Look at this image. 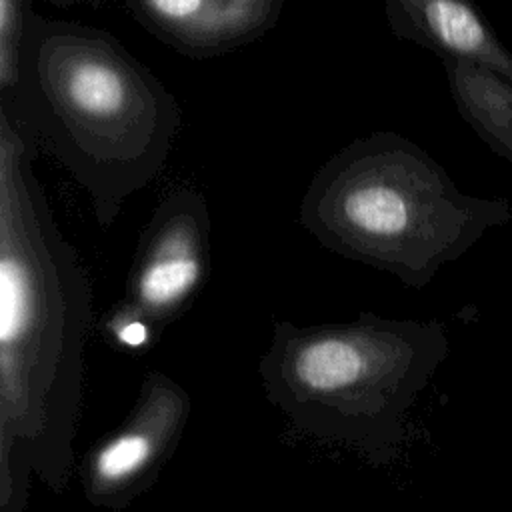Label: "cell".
Wrapping results in <instances>:
<instances>
[{"mask_svg":"<svg viewBox=\"0 0 512 512\" xmlns=\"http://www.w3.org/2000/svg\"><path fill=\"white\" fill-rule=\"evenodd\" d=\"M132 16L172 50L208 58L234 52L278 22L286 0H124Z\"/></svg>","mask_w":512,"mask_h":512,"instance_id":"7","label":"cell"},{"mask_svg":"<svg viewBox=\"0 0 512 512\" xmlns=\"http://www.w3.org/2000/svg\"><path fill=\"white\" fill-rule=\"evenodd\" d=\"M298 218L322 248L424 288L444 264L506 224L512 206L464 194L422 146L376 130L314 172Z\"/></svg>","mask_w":512,"mask_h":512,"instance_id":"3","label":"cell"},{"mask_svg":"<svg viewBox=\"0 0 512 512\" xmlns=\"http://www.w3.org/2000/svg\"><path fill=\"white\" fill-rule=\"evenodd\" d=\"M0 108L86 190L102 230L164 170L182 124L176 96L116 36L42 14H28Z\"/></svg>","mask_w":512,"mask_h":512,"instance_id":"2","label":"cell"},{"mask_svg":"<svg viewBox=\"0 0 512 512\" xmlns=\"http://www.w3.org/2000/svg\"><path fill=\"white\" fill-rule=\"evenodd\" d=\"M190 414L188 390L164 372H148L126 418L84 452L78 466L84 498L112 512L132 506L176 454Z\"/></svg>","mask_w":512,"mask_h":512,"instance_id":"5","label":"cell"},{"mask_svg":"<svg viewBox=\"0 0 512 512\" xmlns=\"http://www.w3.org/2000/svg\"><path fill=\"white\" fill-rule=\"evenodd\" d=\"M446 356V330L436 320L376 312L304 326L278 320L258 376L294 428L386 466L398 458L406 418Z\"/></svg>","mask_w":512,"mask_h":512,"instance_id":"4","label":"cell"},{"mask_svg":"<svg viewBox=\"0 0 512 512\" xmlns=\"http://www.w3.org/2000/svg\"><path fill=\"white\" fill-rule=\"evenodd\" d=\"M210 210L192 188L160 200L142 228L122 308L162 332L184 316L210 278Z\"/></svg>","mask_w":512,"mask_h":512,"instance_id":"6","label":"cell"},{"mask_svg":"<svg viewBox=\"0 0 512 512\" xmlns=\"http://www.w3.org/2000/svg\"><path fill=\"white\" fill-rule=\"evenodd\" d=\"M54 6H74V4H96V2H102V0H46Z\"/></svg>","mask_w":512,"mask_h":512,"instance_id":"11","label":"cell"},{"mask_svg":"<svg viewBox=\"0 0 512 512\" xmlns=\"http://www.w3.org/2000/svg\"><path fill=\"white\" fill-rule=\"evenodd\" d=\"M442 64L460 116L492 152L512 162V82L476 64Z\"/></svg>","mask_w":512,"mask_h":512,"instance_id":"9","label":"cell"},{"mask_svg":"<svg viewBox=\"0 0 512 512\" xmlns=\"http://www.w3.org/2000/svg\"><path fill=\"white\" fill-rule=\"evenodd\" d=\"M92 316L86 266L0 108V512L26 510L32 478L70 484Z\"/></svg>","mask_w":512,"mask_h":512,"instance_id":"1","label":"cell"},{"mask_svg":"<svg viewBox=\"0 0 512 512\" xmlns=\"http://www.w3.org/2000/svg\"><path fill=\"white\" fill-rule=\"evenodd\" d=\"M382 4L396 38L414 42L440 60L476 64L512 82V52L474 0H382Z\"/></svg>","mask_w":512,"mask_h":512,"instance_id":"8","label":"cell"},{"mask_svg":"<svg viewBox=\"0 0 512 512\" xmlns=\"http://www.w3.org/2000/svg\"><path fill=\"white\" fill-rule=\"evenodd\" d=\"M26 26L24 0H0V98L16 86Z\"/></svg>","mask_w":512,"mask_h":512,"instance_id":"10","label":"cell"}]
</instances>
